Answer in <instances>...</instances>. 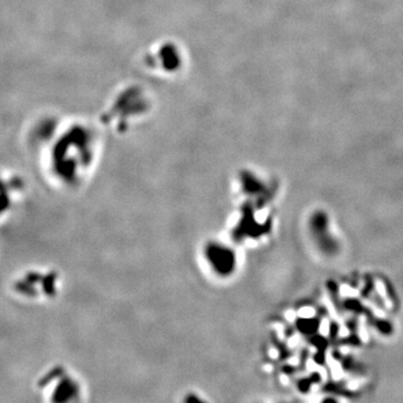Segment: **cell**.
I'll list each match as a JSON object with an SVG mask.
<instances>
[{
  "label": "cell",
  "mask_w": 403,
  "mask_h": 403,
  "mask_svg": "<svg viewBox=\"0 0 403 403\" xmlns=\"http://www.w3.org/2000/svg\"><path fill=\"white\" fill-rule=\"evenodd\" d=\"M184 52L177 43L174 41H163L160 44H155L145 55V66L156 74L163 76H177L180 74L173 64L169 63V57Z\"/></svg>",
  "instance_id": "6da1fadb"
}]
</instances>
